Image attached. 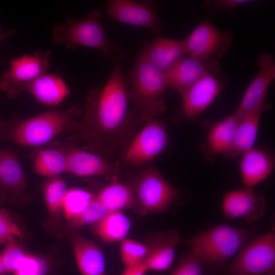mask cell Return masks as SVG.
Masks as SVG:
<instances>
[{"label":"cell","instance_id":"cell-8","mask_svg":"<svg viewBox=\"0 0 275 275\" xmlns=\"http://www.w3.org/2000/svg\"><path fill=\"white\" fill-rule=\"evenodd\" d=\"M169 138L165 123L156 118L145 122L126 147L121 156L132 167L144 165L154 159L167 148Z\"/></svg>","mask_w":275,"mask_h":275},{"label":"cell","instance_id":"cell-11","mask_svg":"<svg viewBox=\"0 0 275 275\" xmlns=\"http://www.w3.org/2000/svg\"><path fill=\"white\" fill-rule=\"evenodd\" d=\"M105 11L119 22L147 28L156 36L161 33L162 23L153 1L109 0L106 2Z\"/></svg>","mask_w":275,"mask_h":275},{"label":"cell","instance_id":"cell-1","mask_svg":"<svg viewBox=\"0 0 275 275\" xmlns=\"http://www.w3.org/2000/svg\"><path fill=\"white\" fill-rule=\"evenodd\" d=\"M124 62L114 63L105 85L89 92L77 130L89 151L107 160L121 156L142 122L128 107Z\"/></svg>","mask_w":275,"mask_h":275},{"label":"cell","instance_id":"cell-17","mask_svg":"<svg viewBox=\"0 0 275 275\" xmlns=\"http://www.w3.org/2000/svg\"><path fill=\"white\" fill-rule=\"evenodd\" d=\"M181 237L175 229L159 231L146 237L144 243L148 249L144 261L148 270L164 271L171 268L175 256V249Z\"/></svg>","mask_w":275,"mask_h":275},{"label":"cell","instance_id":"cell-29","mask_svg":"<svg viewBox=\"0 0 275 275\" xmlns=\"http://www.w3.org/2000/svg\"><path fill=\"white\" fill-rule=\"evenodd\" d=\"M109 211L95 197L88 207L80 214L67 221L62 233L70 232L88 225H93L103 217Z\"/></svg>","mask_w":275,"mask_h":275},{"label":"cell","instance_id":"cell-22","mask_svg":"<svg viewBox=\"0 0 275 275\" xmlns=\"http://www.w3.org/2000/svg\"><path fill=\"white\" fill-rule=\"evenodd\" d=\"M26 92L39 103L47 106L59 105L70 92L69 87L59 74L47 72L35 80Z\"/></svg>","mask_w":275,"mask_h":275},{"label":"cell","instance_id":"cell-39","mask_svg":"<svg viewBox=\"0 0 275 275\" xmlns=\"http://www.w3.org/2000/svg\"><path fill=\"white\" fill-rule=\"evenodd\" d=\"M7 200H8L7 193L0 184V205L5 202Z\"/></svg>","mask_w":275,"mask_h":275},{"label":"cell","instance_id":"cell-23","mask_svg":"<svg viewBox=\"0 0 275 275\" xmlns=\"http://www.w3.org/2000/svg\"><path fill=\"white\" fill-rule=\"evenodd\" d=\"M270 105L265 101L240 119L231 148L223 154L225 157L234 158L253 147L262 115Z\"/></svg>","mask_w":275,"mask_h":275},{"label":"cell","instance_id":"cell-26","mask_svg":"<svg viewBox=\"0 0 275 275\" xmlns=\"http://www.w3.org/2000/svg\"><path fill=\"white\" fill-rule=\"evenodd\" d=\"M131 227L130 219L120 211H109L100 220L92 225L93 232L103 242L122 240Z\"/></svg>","mask_w":275,"mask_h":275},{"label":"cell","instance_id":"cell-20","mask_svg":"<svg viewBox=\"0 0 275 275\" xmlns=\"http://www.w3.org/2000/svg\"><path fill=\"white\" fill-rule=\"evenodd\" d=\"M274 167V154L269 149L253 147L245 151L239 163L243 184L253 189L270 175Z\"/></svg>","mask_w":275,"mask_h":275},{"label":"cell","instance_id":"cell-4","mask_svg":"<svg viewBox=\"0 0 275 275\" xmlns=\"http://www.w3.org/2000/svg\"><path fill=\"white\" fill-rule=\"evenodd\" d=\"M128 76L131 88L128 90V98L132 101L131 108L142 122L166 112L163 95L168 87L164 72L139 52Z\"/></svg>","mask_w":275,"mask_h":275},{"label":"cell","instance_id":"cell-35","mask_svg":"<svg viewBox=\"0 0 275 275\" xmlns=\"http://www.w3.org/2000/svg\"><path fill=\"white\" fill-rule=\"evenodd\" d=\"M202 261L193 252L181 256L179 264L171 275H204Z\"/></svg>","mask_w":275,"mask_h":275},{"label":"cell","instance_id":"cell-24","mask_svg":"<svg viewBox=\"0 0 275 275\" xmlns=\"http://www.w3.org/2000/svg\"><path fill=\"white\" fill-rule=\"evenodd\" d=\"M240 120L234 113L214 124L203 146L204 153L209 157L227 153L231 148Z\"/></svg>","mask_w":275,"mask_h":275},{"label":"cell","instance_id":"cell-7","mask_svg":"<svg viewBox=\"0 0 275 275\" xmlns=\"http://www.w3.org/2000/svg\"><path fill=\"white\" fill-rule=\"evenodd\" d=\"M51 51H38L23 54L9 62V68L0 77V89L10 99H14L38 77L47 72Z\"/></svg>","mask_w":275,"mask_h":275},{"label":"cell","instance_id":"cell-37","mask_svg":"<svg viewBox=\"0 0 275 275\" xmlns=\"http://www.w3.org/2000/svg\"><path fill=\"white\" fill-rule=\"evenodd\" d=\"M148 269L144 262L136 265L126 267L121 275H145Z\"/></svg>","mask_w":275,"mask_h":275},{"label":"cell","instance_id":"cell-13","mask_svg":"<svg viewBox=\"0 0 275 275\" xmlns=\"http://www.w3.org/2000/svg\"><path fill=\"white\" fill-rule=\"evenodd\" d=\"M66 173L77 176H103L115 182L121 172V166L83 149L71 147L65 151Z\"/></svg>","mask_w":275,"mask_h":275},{"label":"cell","instance_id":"cell-2","mask_svg":"<svg viewBox=\"0 0 275 275\" xmlns=\"http://www.w3.org/2000/svg\"><path fill=\"white\" fill-rule=\"evenodd\" d=\"M81 108L73 105L65 109L50 110L21 119L14 116L0 122V141H10L20 146L43 145L59 134L77 130Z\"/></svg>","mask_w":275,"mask_h":275},{"label":"cell","instance_id":"cell-32","mask_svg":"<svg viewBox=\"0 0 275 275\" xmlns=\"http://www.w3.org/2000/svg\"><path fill=\"white\" fill-rule=\"evenodd\" d=\"M29 254L15 239L6 243L0 258L6 273L16 270Z\"/></svg>","mask_w":275,"mask_h":275},{"label":"cell","instance_id":"cell-40","mask_svg":"<svg viewBox=\"0 0 275 275\" xmlns=\"http://www.w3.org/2000/svg\"><path fill=\"white\" fill-rule=\"evenodd\" d=\"M7 274L3 266V263L0 258V275H5Z\"/></svg>","mask_w":275,"mask_h":275},{"label":"cell","instance_id":"cell-12","mask_svg":"<svg viewBox=\"0 0 275 275\" xmlns=\"http://www.w3.org/2000/svg\"><path fill=\"white\" fill-rule=\"evenodd\" d=\"M220 74V65L215 58L200 60L190 56L181 58L166 72L167 87L181 95L206 73Z\"/></svg>","mask_w":275,"mask_h":275},{"label":"cell","instance_id":"cell-38","mask_svg":"<svg viewBox=\"0 0 275 275\" xmlns=\"http://www.w3.org/2000/svg\"><path fill=\"white\" fill-rule=\"evenodd\" d=\"M16 32V30L15 29H11L6 32H2V29L0 26V42L13 35Z\"/></svg>","mask_w":275,"mask_h":275},{"label":"cell","instance_id":"cell-15","mask_svg":"<svg viewBox=\"0 0 275 275\" xmlns=\"http://www.w3.org/2000/svg\"><path fill=\"white\" fill-rule=\"evenodd\" d=\"M267 205L263 196L256 194L253 189L245 187L226 193L222 209L226 217L241 218L248 224H251L265 214Z\"/></svg>","mask_w":275,"mask_h":275},{"label":"cell","instance_id":"cell-36","mask_svg":"<svg viewBox=\"0 0 275 275\" xmlns=\"http://www.w3.org/2000/svg\"><path fill=\"white\" fill-rule=\"evenodd\" d=\"M248 0H217L213 1L214 6L219 9L231 10L241 5L253 2Z\"/></svg>","mask_w":275,"mask_h":275},{"label":"cell","instance_id":"cell-18","mask_svg":"<svg viewBox=\"0 0 275 275\" xmlns=\"http://www.w3.org/2000/svg\"><path fill=\"white\" fill-rule=\"evenodd\" d=\"M0 184L7 193L8 200L14 203L25 201L30 196L18 158L10 149H0Z\"/></svg>","mask_w":275,"mask_h":275},{"label":"cell","instance_id":"cell-6","mask_svg":"<svg viewBox=\"0 0 275 275\" xmlns=\"http://www.w3.org/2000/svg\"><path fill=\"white\" fill-rule=\"evenodd\" d=\"M131 184L138 201V212L142 216L166 211L180 194L153 166L141 171Z\"/></svg>","mask_w":275,"mask_h":275},{"label":"cell","instance_id":"cell-25","mask_svg":"<svg viewBox=\"0 0 275 275\" xmlns=\"http://www.w3.org/2000/svg\"><path fill=\"white\" fill-rule=\"evenodd\" d=\"M109 211L138 209V201L131 183L113 182L95 195Z\"/></svg>","mask_w":275,"mask_h":275},{"label":"cell","instance_id":"cell-33","mask_svg":"<svg viewBox=\"0 0 275 275\" xmlns=\"http://www.w3.org/2000/svg\"><path fill=\"white\" fill-rule=\"evenodd\" d=\"M50 269L46 257L29 253L12 275H47Z\"/></svg>","mask_w":275,"mask_h":275},{"label":"cell","instance_id":"cell-19","mask_svg":"<svg viewBox=\"0 0 275 275\" xmlns=\"http://www.w3.org/2000/svg\"><path fill=\"white\" fill-rule=\"evenodd\" d=\"M69 241L81 275H106L104 257L97 244L85 237L78 229L70 232Z\"/></svg>","mask_w":275,"mask_h":275},{"label":"cell","instance_id":"cell-28","mask_svg":"<svg viewBox=\"0 0 275 275\" xmlns=\"http://www.w3.org/2000/svg\"><path fill=\"white\" fill-rule=\"evenodd\" d=\"M68 190L65 180L60 175L47 178L41 185L46 208L52 217L60 216Z\"/></svg>","mask_w":275,"mask_h":275},{"label":"cell","instance_id":"cell-21","mask_svg":"<svg viewBox=\"0 0 275 275\" xmlns=\"http://www.w3.org/2000/svg\"><path fill=\"white\" fill-rule=\"evenodd\" d=\"M150 63L166 72L176 62L187 54L185 41L158 37L149 44L146 41L140 52Z\"/></svg>","mask_w":275,"mask_h":275},{"label":"cell","instance_id":"cell-34","mask_svg":"<svg viewBox=\"0 0 275 275\" xmlns=\"http://www.w3.org/2000/svg\"><path fill=\"white\" fill-rule=\"evenodd\" d=\"M23 236V231L10 214L0 208V245Z\"/></svg>","mask_w":275,"mask_h":275},{"label":"cell","instance_id":"cell-16","mask_svg":"<svg viewBox=\"0 0 275 275\" xmlns=\"http://www.w3.org/2000/svg\"><path fill=\"white\" fill-rule=\"evenodd\" d=\"M257 64L259 71L245 90L234 113L240 119L265 102L269 87L275 78V63L271 54H261Z\"/></svg>","mask_w":275,"mask_h":275},{"label":"cell","instance_id":"cell-31","mask_svg":"<svg viewBox=\"0 0 275 275\" xmlns=\"http://www.w3.org/2000/svg\"><path fill=\"white\" fill-rule=\"evenodd\" d=\"M120 255L126 267L144 262L148 254V249L144 243L131 239H124L120 246Z\"/></svg>","mask_w":275,"mask_h":275},{"label":"cell","instance_id":"cell-9","mask_svg":"<svg viewBox=\"0 0 275 275\" xmlns=\"http://www.w3.org/2000/svg\"><path fill=\"white\" fill-rule=\"evenodd\" d=\"M275 234L267 233L248 243L231 264L232 275H264L274 271Z\"/></svg>","mask_w":275,"mask_h":275},{"label":"cell","instance_id":"cell-10","mask_svg":"<svg viewBox=\"0 0 275 275\" xmlns=\"http://www.w3.org/2000/svg\"><path fill=\"white\" fill-rule=\"evenodd\" d=\"M189 56L208 60L222 58L232 46V31H221L209 21H203L184 39Z\"/></svg>","mask_w":275,"mask_h":275},{"label":"cell","instance_id":"cell-14","mask_svg":"<svg viewBox=\"0 0 275 275\" xmlns=\"http://www.w3.org/2000/svg\"><path fill=\"white\" fill-rule=\"evenodd\" d=\"M223 87L215 76L206 73L181 95L178 116L183 120H195L213 101Z\"/></svg>","mask_w":275,"mask_h":275},{"label":"cell","instance_id":"cell-30","mask_svg":"<svg viewBox=\"0 0 275 275\" xmlns=\"http://www.w3.org/2000/svg\"><path fill=\"white\" fill-rule=\"evenodd\" d=\"M95 195L84 189H68L63 205L64 217L68 221L82 212L95 198Z\"/></svg>","mask_w":275,"mask_h":275},{"label":"cell","instance_id":"cell-5","mask_svg":"<svg viewBox=\"0 0 275 275\" xmlns=\"http://www.w3.org/2000/svg\"><path fill=\"white\" fill-rule=\"evenodd\" d=\"M254 233L253 230L219 224L197 234L185 243L202 262L219 264L235 255Z\"/></svg>","mask_w":275,"mask_h":275},{"label":"cell","instance_id":"cell-27","mask_svg":"<svg viewBox=\"0 0 275 275\" xmlns=\"http://www.w3.org/2000/svg\"><path fill=\"white\" fill-rule=\"evenodd\" d=\"M67 161L65 151L46 148L37 153L33 163V171L37 175L47 178L66 173Z\"/></svg>","mask_w":275,"mask_h":275},{"label":"cell","instance_id":"cell-3","mask_svg":"<svg viewBox=\"0 0 275 275\" xmlns=\"http://www.w3.org/2000/svg\"><path fill=\"white\" fill-rule=\"evenodd\" d=\"M51 40L69 49L83 46L99 50L113 63L126 59L125 51L108 39L102 23V13L98 9L84 18H67L64 23L55 24L51 28Z\"/></svg>","mask_w":275,"mask_h":275}]
</instances>
